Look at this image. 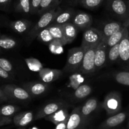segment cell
<instances>
[{"label":"cell","instance_id":"45","mask_svg":"<svg viewBox=\"0 0 129 129\" xmlns=\"http://www.w3.org/2000/svg\"><path fill=\"white\" fill-rule=\"evenodd\" d=\"M1 49H2V48H1V47H0V53H1Z\"/></svg>","mask_w":129,"mask_h":129},{"label":"cell","instance_id":"32","mask_svg":"<svg viewBox=\"0 0 129 129\" xmlns=\"http://www.w3.org/2000/svg\"><path fill=\"white\" fill-rule=\"evenodd\" d=\"M48 44L49 50L53 54H60L63 52V46L64 45L59 40L54 39Z\"/></svg>","mask_w":129,"mask_h":129},{"label":"cell","instance_id":"24","mask_svg":"<svg viewBox=\"0 0 129 129\" xmlns=\"http://www.w3.org/2000/svg\"><path fill=\"white\" fill-rule=\"evenodd\" d=\"M127 28H128V26L125 27L123 29H121L119 31L114 33V34H112V35L108 37L106 40H104L108 48H111V47L113 46L120 43V42L121 41V40H122V38H123V35H124L125 34V32Z\"/></svg>","mask_w":129,"mask_h":129},{"label":"cell","instance_id":"47","mask_svg":"<svg viewBox=\"0 0 129 129\" xmlns=\"http://www.w3.org/2000/svg\"><path fill=\"white\" fill-rule=\"evenodd\" d=\"M0 35H1V34H0Z\"/></svg>","mask_w":129,"mask_h":129},{"label":"cell","instance_id":"16","mask_svg":"<svg viewBox=\"0 0 129 129\" xmlns=\"http://www.w3.org/2000/svg\"><path fill=\"white\" fill-rule=\"evenodd\" d=\"M126 26H128V25L126 24H122L120 22H110L104 24L102 29L99 30L102 34L103 40H105L108 37L123 29Z\"/></svg>","mask_w":129,"mask_h":129},{"label":"cell","instance_id":"5","mask_svg":"<svg viewBox=\"0 0 129 129\" xmlns=\"http://www.w3.org/2000/svg\"><path fill=\"white\" fill-rule=\"evenodd\" d=\"M102 40L103 36L100 30L91 27L84 30L81 46L86 50L92 47H97Z\"/></svg>","mask_w":129,"mask_h":129},{"label":"cell","instance_id":"20","mask_svg":"<svg viewBox=\"0 0 129 129\" xmlns=\"http://www.w3.org/2000/svg\"><path fill=\"white\" fill-rule=\"evenodd\" d=\"M75 13V11L73 8H68L64 11L62 10L55 16L52 25H62L66 23L71 22Z\"/></svg>","mask_w":129,"mask_h":129},{"label":"cell","instance_id":"23","mask_svg":"<svg viewBox=\"0 0 129 129\" xmlns=\"http://www.w3.org/2000/svg\"><path fill=\"white\" fill-rule=\"evenodd\" d=\"M32 25L31 22L25 19L16 20L10 22V26L13 30L18 34L25 33L29 30Z\"/></svg>","mask_w":129,"mask_h":129},{"label":"cell","instance_id":"17","mask_svg":"<svg viewBox=\"0 0 129 129\" xmlns=\"http://www.w3.org/2000/svg\"><path fill=\"white\" fill-rule=\"evenodd\" d=\"M63 72L60 70L52 69V68H43L39 75L42 82L45 83H50L59 79L62 75Z\"/></svg>","mask_w":129,"mask_h":129},{"label":"cell","instance_id":"34","mask_svg":"<svg viewBox=\"0 0 129 129\" xmlns=\"http://www.w3.org/2000/svg\"><path fill=\"white\" fill-rule=\"evenodd\" d=\"M103 0H80L79 3L87 9H93L96 8L100 6Z\"/></svg>","mask_w":129,"mask_h":129},{"label":"cell","instance_id":"43","mask_svg":"<svg viewBox=\"0 0 129 129\" xmlns=\"http://www.w3.org/2000/svg\"><path fill=\"white\" fill-rule=\"evenodd\" d=\"M128 129H129V119H128Z\"/></svg>","mask_w":129,"mask_h":129},{"label":"cell","instance_id":"26","mask_svg":"<svg viewBox=\"0 0 129 129\" xmlns=\"http://www.w3.org/2000/svg\"><path fill=\"white\" fill-rule=\"evenodd\" d=\"M60 3V0H42L37 14L42 15L44 13L59 6Z\"/></svg>","mask_w":129,"mask_h":129},{"label":"cell","instance_id":"29","mask_svg":"<svg viewBox=\"0 0 129 129\" xmlns=\"http://www.w3.org/2000/svg\"><path fill=\"white\" fill-rule=\"evenodd\" d=\"M17 45V42L13 38L10 37L6 35H0V47L2 49H11Z\"/></svg>","mask_w":129,"mask_h":129},{"label":"cell","instance_id":"40","mask_svg":"<svg viewBox=\"0 0 129 129\" xmlns=\"http://www.w3.org/2000/svg\"><path fill=\"white\" fill-rule=\"evenodd\" d=\"M0 78L3 79H11V75L10 73L6 72L5 70L0 67Z\"/></svg>","mask_w":129,"mask_h":129},{"label":"cell","instance_id":"25","mask_svg":"<svg viewBox=\"0 0 129 129\" xmlns=\"http://www.w3.org/2000/svg\"><path fill=\"white\" fill-rule=\"evenodd\" d=\"M52 36L53 39L55 40H58L61 42L64 46L66 45V42L65 37L64 35V32H63L62 26L60 25H50V26L48 27Z\"/></svg>","mask_w":129,"mask_h":129},{"label":"cell","instance_id":"8","mask_svg":"<svg viewBox=\"0 0 129 129\" xmlns=\"http://www.w3.org/2000/svg\"><path fill=\"white\" fill-rule=\"evenodd\" d=\"M98 106L99 103L98 99L95 97H91L87 100L82 106H79L84 126L86 125L90 115L97 110Z\"/></svg>","mask_w":129,"mask_h":129},{"label":"cell","instance_id":"41","mask_svg":"<svg viewBox=\"0 0 129 129\" xmlns=\"http://www.w3.org/2000/svg\"><path fill=\"white\" fill-rule=\"evenodd\" d=\"M68 120H65V121H62V122H60L59 123H58L57 125H55V128L54 129H66V126H67V122H68Z\"/></svg>","mask_w":129,"mask_h":129},{"label":"cell","instance_id":"44","mask_svg":"<svg viewBox=\"0 0 129 129\" xmlns=\"http://www.w3.org/2000/svg\"><path fill=\"white\" fill-rule=\"evenodd\" d=\"M17 129H25V128H18Z\"/></svg>","mask_w":129,"mask_h":129},{"label":"cell","instance_id":"1","mask_svg":"<svg viewBox=\"0 0 129 129\" xmlns=\"http://www.w3.org/2000/svg\"><path fill=\"white\" fill-rule=\"evenodd\" d=\"M60 11H62L61 8L57 6V7L55 8L52 10H49V11L42 14L39 21L33 27V28L30 31L28 36L29 42H31L33 40L37 38L38 34H39L40 31L52 25L55 16Z\"/></svg>","mask_w":129,"mask_h":129},{"label":"cell","instance_id":"9","mask_svg":"<svg viewBox=\"0 0 129 129\" xmlns=\"http://www.w3.org/2000/svg\"><path fill=\"white\" fill-rule=\"evenodd\" d=\"M23 87L33 97L42 96L47 91L49 84L44 82H30L23 84Z\"/></svg>","mask_w":129,"mask_h":129},{"label":"cell","instance_id":"38","mask_svg":"<svg viewBox=\"0 0 129 129\" xmlns=\"http://www.w3.org/2000/svg\"><path fill=\"white\" fill-rule=\"evenodd\" d=\"M12 0H0V10L7 11L11 5Z\"/></svg>","mask_w":129,"mask_h":129},{"label":"cell","instance_id":"11","mask_svg":"<svg viewBox=\"0 0 129 129\" xmlns=\"http://www.w3.org/2000/svg\"><path fill=\"white\" fill-rule=\"evenodd\" d=\"M71 22L78 28V29L83 30L91 27L93 23V18L89 13L78 11L75 13Z\"/></svg>","mask_w":129,"mask_h":129},{"label":"cell","instance_id":"46","mask_svg":"<svg viewBox=\"0 0 129 129\" xmlns=\"http://www.w3.org/2000/svg\"><path fill=\"white\" fill-rule=\"evenodd\" d=\"M128 32H129V28H128Z\"/></svg>","mask_w":129,"mask_h":129},{"label":"cell","instance_id":"37","mask_svg":"<svg viewBox=\"0 0 129 129\" xmlns=\"http://www.w3.org/2000/svg\"><path fill=\"white\" fill-rule=\"evenodd\" d=\"M42 0H31V14H37Z\"/></svg>","mask_w":129,"mask_h":129},{"label":"cell","instance_id":"31","mask_svg":"<svg viewBox=\"0 0 129 129\" xmlns=\"http://www.w3.org/2000/svg\"><path fill=\"white\" fill-rule=\"evenodd\" d=\"M115 80L120 84L129 86V72H118L113 75Z\"/></svg>","mask_w":129,"mask_h":129},{"label":"cell","instance_id":"35","mask_svg":"<svg viewBox=\"0 0 129 129\" xmlns=\"http://www.w3.org/2000/svg\"><path fill=\"white\" fill-rule=\"evenodd\" d=\"M26 62L31 70L39 71V72L43 68L41 63L37 59H34V58L26 59Z\"/></svg>","mask_w":129,"mask_h":129},{"label":"cell","instance_id":"2","mask_svg":"<svg viewBox=\"0 0 129 129\" xmlns=\"http://www.w3.org/2000/svg\"><path fill=\"white\" fill-rule=\"evenodd\" d=\"M85 51L81 46L72 48L69 50L67 61L63 68V71L68 73L79 71Z\"/></svg>","mask_w":129,"mask_h":129},{"label":"cell","instance_id":"48","mask_svg":"<svg viewBox=\"0 0 129 129\" xmlns=\"http://www.w3.org/2000/svg\"><path fill=\"white\" fill-rule=\"evenodd\" d=\"M128 33H129V32H128Z\"/></svg>","mask_w":129,"mask_h":129},{"label":"cell","instance_id":"22","mask_svg":"<svg viewBox=\"0 0 129 129\" xmlns=\"http://www.w3.org/2000/svg\"><path fill=\"white\" fill-rule=\"evenodd\" d=\"M92 92V87L89 85L84 83L76 89L72 94L73 101H78L88 97Z\"/></svg>","mask_w":129,"mask_h":129},{"label":"cell","instance_id":"21","mask_svg":"<svg viewBox=\"0 0 129 129\" xmlns=\"http://www.w3.org/2000/svg\"><path fill=\"white\" fill-rule=\"evenodd\" d=\"M62 26L63 32H64L66 44H70L76 37L79 29L72 22L66 23V24L62 25Z\"/></svg>","mask_w":129,"mask_h":129},{"label":"cell","instance_id":"10","mask_svg":"<svg viewBox=\"0 0 129 129\" xmlns=\"http://www.w3.org/2000/svg\"><path fill=\"white\" fill-rule=\"evenodd\" d=\"M108 46L103 40L97 46L95 51V67L96 71L106 65L108 61Z\"/></svg>","mask_w":129,"mask_h":129},{"label":"cell","instance_id":"4","mask_svg":"<svg viewBox=\"0 0 129 129\" xmlns=\"http://www.w3.org/2000/svg\"><path fill=\"white\" fill-rule=\"evenodd\" d=\"M2 89L8 99L16 101H29L32 99L28 91L23 87L15 84H6L2 86Z\"/></svg>","mask_w":129,"mask_h":129},{"label":"cell","instance_id":"3","mask_svg":"<svg viewBox=\"0 0 129 129\" xmlns=\"http://www.w3.org/2000/svg\"><path fill=\"white\" fill-rule=\"evenodd\" d=\"M102 107L109 116L120 112L122 110V98L118 92L112 91L107 95L102 103Z\"/></svg>","mask_w":129,"mask_h":129},{"label":"cell","instance_id":"13","mask_svg":"<svg viewBox=\"0 0 129 129\" xmlns=\"http://www.w3.org/2000/svg\"><path fill=\"white\" fill-rule=\"evenodd\" d=\"M127 117V113L125 112H119L115 115L110 116L102 124L100 129H111L121 125Z\"/></svg>","mask_w":129,"mask_h":129},{"label":"cell","instance_id":"14","mask_svg":"<svg viewBox=\"0 0 129 129\" xmlns=\"http://www.w3.org/2000/svg\"><path fill=\"white\" fill-rule=\"evenodd\" d=\"M83 118L79 106L73 109L67 122L66 129H83L84 127Z\"/></svg>","mask_w":129,"mask_h":129},{"label":"cell","instance_id":"28","mask_svg":"<svg viewBox=\"0 0 129 129\" xmlns=\"http://www.w3.org/2000/svg\"><path fill=\"white\" fill-rule=\"evenodd\" d=\"M16 12L31 14V0H18L15 6Z\"/></svg>","mask_w":129,"mask_h":129},{"label":"cell","instance_id":"36","mask_svg":"<svg viewBox=\"0 0 129 129\" xmlns=\"http://www.w3.org/2000/svg\"><path fill=\"white\" fill-rule=\"evenodd\" d=\"M0 67L5 70L6 72H8L10 74L13 72V64L8 59L5 58H0Z\"/></svg>","mask_w":129,"mask_h":129},{"label":"cell","instance_id":"18","mask_svg":"<svg viewBox=\"0 0 129 129\" xmlns=\"http://www.w3.org/2000/svg\"><path fill=\"white\" fill-rule=\"evenodd\" d=\"M120 59L123 63L129 62V33L127 28L120 42Z\"/></svg>","mask_w":129,"mask_h":129},{"label":"cell","instance_id":"30","mask_svg":"<svg viewBox=\"0 0 129 129\" xmlns=\"http://www.w3.org/2000/svg\"><path fill=\"white\" fill-rule=\"evenodd\" d=\"M120 58V43L108 48V61L109 63H114Z\"/></svg>","mask_w":129,"mask_h":129},{"label":"cell","instance_id":"15","mask_svg":"<svg viewBox=\"0 0 129 129\" xmlns=\"http://www.w3.org/2000/svg\"><path fill=\"white\" fill-rule=\"evenodd\" d=\"M35 119L32 111H25L16 113L13 117V123L18 128H23L27 126Z\"/></svg>","mask_w":129,"mask_h":129},{"label":"cell","instance_id":"42","mask_svg":"<svg viewBox=\"0 0 129 129\" xmlns=\"http://www.w3.org/2000/svg\"><path fill=\"white\" fill-rule=\"evenodd\" d=\"M8 98L6 96V94L2 89V88L0 87V102H4V101H8Z\"/></svg>","mask_w":129,"mask_h":129},{"label":"cell","instance_id":"33","mask_svg":"<svg viewBox=\"0 0 129 129\" xmlns=\"http://www.w3.org/2000/svg\"><path fill=\"white\" fill-rule=\"evenodd\" d=\"M37 38L40 41H42L43 42L48 43V44L52 40H54L48 27L40 31L39 34H38Z\"/></svg>","mask_w":129,"mask_h":129},{"label":"cell","instance_id":"19","mask_svg":"<svg viewBox=\"0 0 129 129\" xmlns=\"http://www.w3.org/2000/svg\"><path fill=\"white\" fill-rule=\"evenodd\" d=\"M68 106H65V107L60 109L52 115L45 117V119L48 121H51L55 125L68 120L69 118V115H70L69 111H68Z\"/></svg>","mask_w":129,"mask_h":129},{"label":"cell","instance_id":"27","mask_svg":"<svg viewBox=\"0 0 129 129\" xmlns=\"http://www.w3.org/2000/svg\"><path fill=\"white\" fill-rule=\"evenodd\" d=\"M20 110V108L15 104H5L0 107V116L5 117L14 116Z\"/></svg>","mask_w":129,"mask_h":129},{"label":"cell","instance_id":"39","mask_svg":"<svg viewBox=\"0 0 129 129\" xmlns=\"http://www.w3.org/2000/svg\"><path fill=\"white\" fill-rule=\"evenodd\" d=\"M13 123L12 117H5L0 116V126H6Z\"/></svg>","mask_w":129,"mask_h":129},{"label":"cell","instance_id":"6","mask_svg":"<svg viewBox=\"0 0 129 129\" xmlns=\"http://www.w3.org/2000/svg\"><path fill=\"white\" fill-rule=\"evenodd\" d=\"M97 47H92L86 49L79 71L83 74H89L96 72L95 51Z\"/></svg>","mask_w":129,"mask_h":129},{"label":"cell","instance_id":"12","mask_svg":"<svg viewBox=\"0 0 129 129\" xmlns=\"http://www.w3.org/2000/svg\"><path fill=\"white\" fill-rule=\"evenodd\" d=\"M108 8L112 13L120 18L127 17L129 9L125 0H109Z\"/></svg>","mask_w":129,"mask_h":129},{"label":"cell","instance_id":"7","mask_svg":"<svg viewBox=\"0 0 129 129\" xmlns=\"http://www.w3.org/2000/svg\"><path fill=\"white\" fill-rule=\"evenodd\" d=\"M67 106H69L68 102L62 100L52 101V102H49L44 105L38 111L35 116V120H37L42 118H45L47 116L52 115L55 111Z\"/></svg>","mask_w":129,"mask_h":129}]
</instances>
